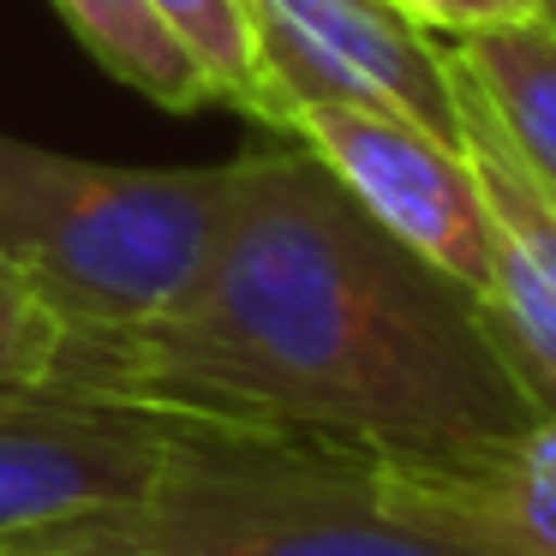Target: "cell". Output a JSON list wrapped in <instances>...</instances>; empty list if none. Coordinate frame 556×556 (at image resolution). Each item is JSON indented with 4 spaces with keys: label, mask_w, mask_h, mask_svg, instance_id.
<instances>
[{
    "label": "cell",
    "mask_w": 556,
    "mask_h": 556,
    "mask_svg": "<svg viewBox=\"0 0 556 556\" xmlns=\"http://www.w3.org/2000/svg\"><path fill=\"white\" fill-rule=\"evenodd\" d=\"M281 138L312 150L377 228H389L407 252H419L425 264H437L448 281L484 300L491 222L455 144L365 102H300Z\"/></svg>",
    "instance_id": "obj_6"
},
{
    "label": "cell",
    "mask_w": 556,
    "mask_h": 556,
    "mask_svg": "<svg viewBox=\"0 0 556 556\" xmlns=\"http://www.w3.org/2000/svg\"><path fill=\"white\" fill-rule=\"evenodd\" d=\"M54 13L144 102H156L168 114H198L216 102L204 73H198V61L180 49V37L150 13V0H54Z\"/></svg>",
    "instance_id": "obj_10"
},
{
    "label": "cell",
    "mask_w": 556,
    "mask_h": 556,
    "mask_svg": "<svg viewBox=\"0 0 556 556\" xmlns=\"http://www.w3.org/2000/svg\"><path fill=\"white\" fill-rule=\"evenodd\" d=\"M198 425L121 389H0V556L132 515Z\"/></svg>",
    "instance_id": "obj_4"
},
{
    "label": "cell",
    "mask_w": 556,
    "mask_h": 556,
    "mask_svg": "<svg viewBox=\"0 0 556 556\" xmlns=\"http://www.w3.org/2000/svg\"><path fill=\"white\" fill-rule=\"evenodd\" d=\"M437 37H467V30H491V25H520L532 18L539 0H395Z\"/></svg>",
    "instance_id": "obj_13"
},
{
    "label": "cell",
    "mask_w": 556,
    "mask_h": 556,
    "mask_svg": "<svg viewBox=\"0 0 556 556\" xmlns=\"http://www.w3.org/2000/svg\"><path fill=\"white\" fill-rule=\"evenodd\" d=\"M371 491L472 556H556V413L467 460H371Z\"/></svg>",
    "instance_id": "obj_8"
},
{
    "label": "cell",
    "mask_w": 556,
    "mask_h": 556,
    "mask_svg": "<svg viewBox=\"0 0 556 556\" xmlns=\"http://www.w3.org/2000/svg\"><path fill=\"white\" fill-rule=\"evenodd\" d=\"M66 359V324L0 269V389L54 383Z\"/></svg>",
    "instance_id": "obj_12"
},
{
    "label": "cell",
    "mask_w": 556,
    "mask_h": 556,
    "mask_svg": "<svg viewBox=\"0 0 556 556\" xmlns=\"http://www.w3.org/2000/svg\"><path fill=\"white\" fill-rule=\"evenodd\" d=\"M257 61L281 102H365L460 150L448 49L395 0H245Z\"/></svg>",
    "instance_id": "obj_5"
},
{
    "label": "cell",
    "mask_w": 556,
    "mask_h": 556,
    "mask_svg": "<svg viewBox=\"0 0 556 556\" xmlns=\"http://www.w3.org/2000/svg\"><path fill=\"white\" fill-rule=\"evenodd\" d=\"M150 13L180 37V49L198 61L222 109H240L245 121L281 132V102L264 78V61H257L245 0H150Z\"/></svg>",
    "instance_id": "obj_11"
},
{
    "label": "cell",
    "mask_w": 556,
    "mask_h": 556,
    "mask_svg": "<svg viewBox=\"0 0 556 556\" xmlns=\"http://www.w3.org/2000/svg\"><path fill=\"white\" fill-rule=\"evenodd\" d=\"M13 556H472L407 527L353 448L198 425L132 515Z\"/></svg>",
    "instance_id": "obj_3"
},
{
    "label": "cell",
    "mask_w": 556,
    "mask_h": 556,
    "mask_svg": "<svg viewBox=\"0 0 556 556\" xmlns=\"http://www.w3.org/2000/svg\"><path fill=\"white\" fill-rule=\"evenodd\" d=\"M448 73H455L460 102V156H467L472 186L484 198V222H491V281L479 300L484 329L532 407L556 413V192L532 180V168L491 121L472 78L455 61Z\"/></svg>",
    "instance_id": "obj_7"
},
{
    "label": "cell",
    "mask_w": 556,
    "mask_h": 556,
    "mask_svg": "<svg viewBox=\"0 0 556 556\" xmlns=\"http://www.w3.org/2000/svg\"><path fill=\"white\" fill-rule=\"evenodd\" d=\"M443 42L448 61L472 78L491 121L515 144V156L532 168V180L556 192V30L520 18V25H491Z\"/></svg>",
    "instance_id": "obj_9"
},
{
    "label": "cell",
    "mask_w": 556,
    "mask_h": 556,
    "mask_svg": "<svg viewBox=\"0 0 556 556\" xmlns=\"http://www.w3.org/2000/svg\"><path fill=\"white\" fill-rule=\"evenodd\" d=\"M228 204L216 168H114L0 132V269L73 336H114L174 312Z\"/></svg>",
    "instance_id": "obj_2"
},
{
    "label": "cell",
    "mask_w": 556,
    "mask_h": 556,
    "mask_svg": "<svg viewBox=\"0 0 556 556\" xmlns=\"http://www.w3.org/2000/svg\"><path fill=\"white\" fill-rule=\"evenodd\" d=\"M532 18H539L544 30H556V0H539V7H532Z\"/></svg>",
    "instance_id": "obj_14"
},
{
    "label": "cell",
    "mask_w": 556,
    "mask_h": 556,
    "mask_svg": "<svg viewBox=\"0 0 556 556\" xmlns=\"http://www.w3.org/2000/svg\"><path fill=\"white\" fill-rule=\"evenodd\" d=\"M54 383L365 460H467L539 419L479 293L377 228L293 138L228 162V204L192 293L138 329H66Z\"/></svg>",
    "instance_id": "obj_1"
}]
</instances>
